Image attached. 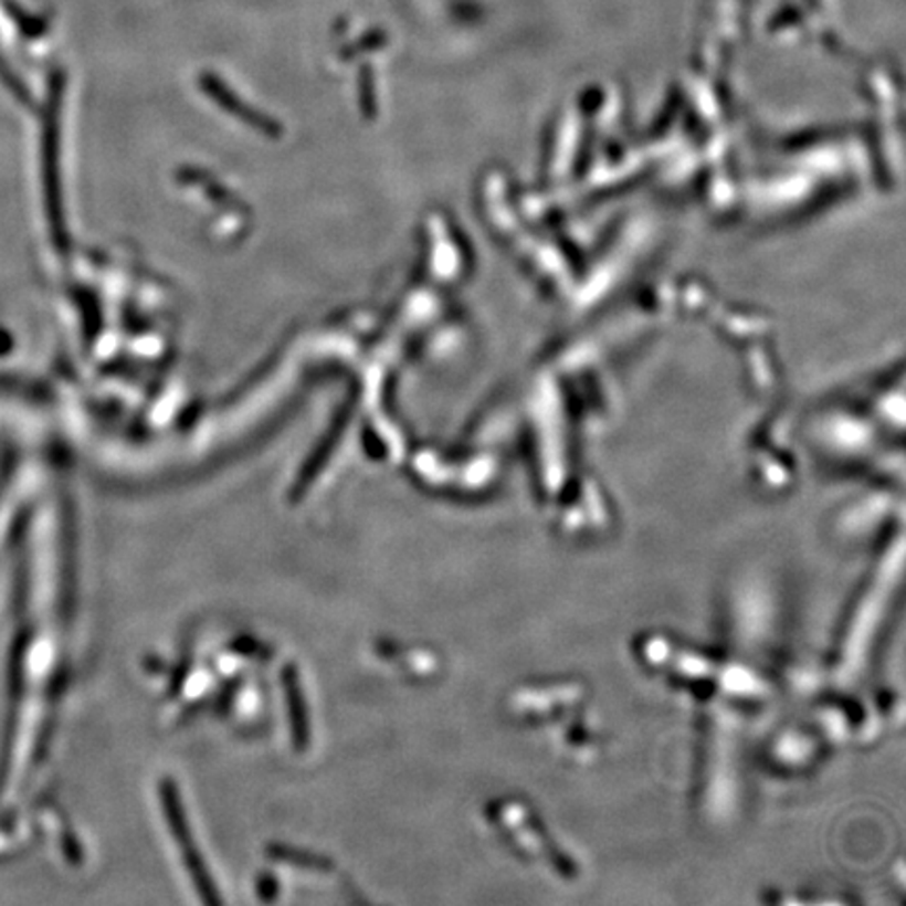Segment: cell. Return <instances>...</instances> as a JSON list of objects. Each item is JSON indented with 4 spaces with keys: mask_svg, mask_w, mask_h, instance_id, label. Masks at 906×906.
Listing matches in <instances>:
<instances>
[]
</instances>
